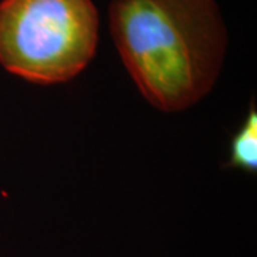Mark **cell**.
I'll return each mask as SVG.
<instances>
[{"instance_id":"obj_1","label":"cell","mask_w":257,"mask_h":257,"mask_svg":"<svg viewBox=\"0 0 257 257\" xmlns=\"http://www.w3.org/2000/svg\"><path fill=\"white\" fill-rule=\"evenodd\" d=\"M110 30L146 100L173 113L210 92L226 53L214 0H113Z\"/></svg>"},{"instance_id":"obj_3","label":"cell","mask_w":257,"mask_h":257,"mask_svg":"<svg viewBox=\"0 0 257 257\" xmlns=\"http://www.w3.org/2000/svg\"><path fill=\"white\" fill-rule=\"evenodd\" d=\"M229 167L240 169L247 173H256L257 169V113L254 104L236 132L230 143Z\"/></svg>"},{"instance_id":"obj_2","label":"cell","mask_w":257,"mask_h":257,"mask_svg":"<svg viewBox=\"0 0 257 257\" xmlns=\"http://www.w3.org/2000/svg\"><path fill=\"white\" fill-rule=\"evenodd\" d=\"M97 37L92 0L0 2V64L29 82L73 79L93 59Z\"/></svg>"}]
</instances>
